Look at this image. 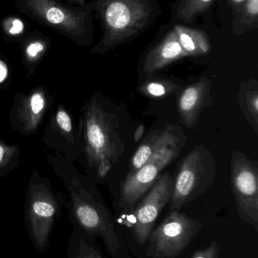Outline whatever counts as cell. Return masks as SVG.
I'll use <instances>...</instances> for the list:
<instances>
[{"instance_id": "1", "label": "cell", "mask_w": 258, "mask_h": 258, "mask_svg": "<svg viewBox=\"0 0 258 258\" xmlns=\"http://www.w3.org/2000/svg\"><path fill=\"white\" fill-rule=\"evenodd\" d=\"M125 111L100 92L80 109L78 135L82 167L95 183L106 180L127 148Z\"/></svg>"}, {"instance_id": "2", "label": "cell", "mask_w": 258, "mask_h": 258, "mask_svg": "<svg viewBox=\"0 0 258 258\" xmlns=\"http://www.w3.org/2000/svg\"><path fill=\"white\" fill-rule=\"evenodd\" d=\"M47 161L68 191L73 224L92 237H99L112 258H132L95 183L79 171L74 161L57 152L48 154Z\"/></svg>"}, {"instance_id": "3", "label": "cell", "mask_w": 258, "mask_h": 258, "mask_svg": "<svg viewBox=\"0 0 258 258\" xmlns=\"http://www.w3.org/2000/svg\"><path fill=\"white\" fill-rule=\"evenodd\" d=\"M89 4L103 32L91 48L93 54H106L136 39L162 13L158 0H92Z\"/></svg>"}, {"instance_id": "4", "label": "cell", "mask_w": 258, "mask_h": 258, "mask_svg": "<svg viewBox=\"0 0 258 258\" xmlns=\"http://www.w3.org/2000/svg\"><path fill=\"white\" fill-rule=\"evenodd\" d=\"M15 7L36 22L51 28L79 46L94 41V15L89 3L70 6L61 0H13Z\"/></svg>"}, {"instance_id": "5", "label": "cell", "mask_w": 258, "mask_h": 258, "mask_svg": "<svg viewBox=\"0 0 258 258\" xmlns=\"http://www.w3.org/2000/svg\"><path fill=\"white\" fill-rule=\"evenodd\" d=\"M65 203L64 196L55 192L46 177L36 170L32 171L27 186L24 216L29 236L38 251H45L48 247L53 224Z\"/></svg>"}, {"instance_id": "6", "label": "cell", "mask_w": 258, "mask_h": 258, "mask_svg": "<svg viewBox=\"0 0 258 258\" xmlns=\"http://www.w3.org/2000/svg\"><path fill=\"white\" fill-rule=\"evenodd\" d=\"M217 165L212 152L203 145L192 149L180 163L174 178L170 212H180L183 206L203 195L216 178Z\"/></svg>"}, {"instance_id": "7", "label": "cell", "mask_w": 258, "mask_h": 258, "mask_svg": "<svg viewBox=\"0 0 258 258\" xmlns=\"http://www.w3.org/2000/svg\"><path fill=\"white\" fill-rule=\"evenodd\" d=\"M203 224L180 212H169L148 236L147 257L177 258L198 235Z\"/></svg>"}, {"instance_id": "8", "label": "cell", "mask_w": 258, "mask_h": 258, "mask_svg": "<svg viewBox=\"0 0 258 258\" xmlns=\"http://www.w3.org/2000/svg\"><path fill=\"white\" fill-rule=\"evenodd\" d=\"M230 183L239 218L258 232V162L233 150Z\"/></svg>"}, {"instance_id": "9", "label": "cell", "mask_w": 258, "mask_h": 258, "mask_svg": "<svg viewBox=\"0 0 258 258\" xmlns=\"http://www.w3.org/2000/svg\"><path fill=\"white\" fill-rule=\"evenodd\" d=\"M184 146L177 144L157 152L143 166L133 174H127L121 184L118 208L123 212H131L162 177L165 167L178 156Z\"/></svg>"}, {"instance_id": "10", "label": "cell", "mask_w": 258, "mask_h": 258, "mask_svg": "<svg viewBox=\"0 0 258 258\" xmlns=\"http://www.w3.org/2000/svg\"><path fill=\"white\" fill-rule=\"evenodd\" d=\"M54 101L44 85L36 86L27 92H17L9 112L11 128L24 136L36 135Z\"/></svg>"}, {"instance_id": "11", "label": "cell", "mask_w": 258, "mask_h": 258, "mask_svg": "<svg viewBox=\"0 0 258 258\" xmlns=\"http://www.w3.org/2000/svg\"><path fill=\"white\" fill-rule=\"evenodd\" d=\"M173 186L174 177L169 173H164L130 212L133 219V237L139 246L146 243L159 215L169 203Z\"/></svg>"}, {"instance_id": "12", "label": "cell", "mask_w": 258, "mask_h": 258, "mask_svg": "<svg viewBox=\"0 0 258 258\" xmlns=\"http://www.w3.org/2000/svg\"><path fill=\"white\" fill-rule=\"evenodd\" d=\"M42 141L48 148L71 160L80 159L78 128L69 110L59 104L51 113Z\"/></svg>"}, {"instance_id": "13", "label": "cell", "mask_w": 258, "mask_h": 258, "mask_svg": "<svg viewBox=\"0 0 258 258\" xmlns=\"http://www.w3.org/2000/svg\"><path fill=\"white\" fill-rule=\"evenodd\" d=\"M186 137L178 125L166 124L163 128L154 129L136 149L129 164L128 174L143 166L150 158L160 150L177 144H186Z\"/></svg>"}, {"instance_id": "14", "label": "cell", "mask_w": 258, "mask_h": 258, "mask_svg": "<svg viewBox=\"0 0 258 258\" xmlns=\"http://www.w3.org/2000/svg\"><path fill=\"white\" fill-rule=\"evenodd\" d=\"M212 89L211 80L202 77L180 92L177 109L182 123L188 128L195 126L204 109L210 106Z\"/></svg>"}, {"instance_id": "15", "label": "cell", "mask_w": 258, "mask_h": 258, "mask_svg": "<svg viewBox=\"0 0 258 258\" xmlns=\"http://www.w3.org/2000/svg\"><path fill=\"white\" fill-rule=\"evenodd\" d=\"M185 57L187 55L172 28L146 53L142 63V71L146 77H151L157 71Z\"/></svg>"}, {"instance_id": "16", "label": "cell", "mask_w": 258, "mask_h": 258, "mask_svg": "<svg viewBox=\"0 0 258 258\" xmlns=\"http://www.w3.org/2000/svg\"><path fill=\"white\" fill-rule=\"evenodd\" d=\"M51 45V39L37 30L29 32L20 42L21 60L27 70V78L34 75L38 65L45 58Z\"/></svg>"}, {"instance_id": "17", "label": "cell", "mask_w": 258, "mask_h": 258, "mask_svg": "<svg viewBox=\"0 0 258 258\" xmlns=\"http://www.w3.org/2000/svg\"><path fill=\"white\" fill-rule=\"evenodd\" d=\"M173 30L187 57L206 55L212 51L210 38L204 30L181 24H174Z\"/></svg>"}, {"instance_id": "18", "label": "cell", "mask_w": 258, "mask_h": 258, "mask_svg": "<svg viewBox=\"0 0 258 258\" xmlns=\"http://www.w3.org/2000/svg\"><path fill=\"white\" fill-rule=\"evenodd\" d=\"M238 101L245 119L258 134V83L255 79L241 83Z\"/></svg>"}, {"instance_id": "19", "label": "cell", "mask_w": 258, "mask_h": 258, "mask_svg": "<svg viewBox=\"0 0 258 258\" xmlns=\"http://www.w3.org/2000/svg\"><path fill=\"white\" fill-rule=\"evenodd\" d=\"M215 0H177L171 15L174 24H192L198 15L207 12Z\"/></svg>"}, {"instance_id": "20", "label": "cell", "mask_w": 258, "mask_h": 258, "mask_svg": "<svg viewBox=\"0 0 258 258\" xmlns=\"http://www.w3.org/2000/svg\"><path fill=\"white\" fill-rule=\"evenodd\" d=\"M68 258H106L92 239V236L74 226L68 242Z\"/></svg>"}, {"instance_id": "21", "label": "cell", "mask_w": 258, "mask_h": 258, "mask_svg": "<svg viewBox=\"0 0 258 258\" xmlns=\"http://www.w3.org/2000/svg\"><path fill=\"white\" fill-rule=\"evenodd\" d=\"M232 30L237 36L243 35L258 27V0H247L242 7L233 14Z\"/></svg>"}, {"instance_id": "22", "label": "cell", "mask_w": 258, "mask_h": 258, "mask_svg": "<svg viewBox=\"0 0 258 258\" xmlns=\"http://www.w3.org/2000/svg\"><path fill=\"white\" fill-rule=\"evenodd\" d=\"M180 84L168 79L147 77L146 80L138 86L142 95L156 99H163L181 90Z\"/></svg>"}, {"instance_id": "23", "label": "cell", "mask_w": 258, "mask_h": 258, "mask_svg": "<svg viewBox=\"0 0 258 258\" xmlns=\"http://www.w3.org/2000/svg\"><path fill=\"white\" fill-rule=\"evenodd\" d=\"M2 36L6 42H21L30 30V24L15 15H6L0 21Z\"/></svg>"}, {"instance_id": "24", "label": "cell", "mask_w": 258, "mask_h": 258, "mask_svg": "<svg viewBox=\"0 0 258 258\" xmlns=\"http://www.w3.org/2000/svg\"><path fill=\"white\" fill-rule=\"evenodd\" d=\"M21 149L0 139V177H6L21 162Z\"/></svg>"}, {"instance_id": "25", "label": "cell", "mask_w": 258, "mask_h": 258, "mask_svg": "<svg viewBox=\"0 0 258 258\" xmlns=\"http://www.w3.org/2000/svg\"><path fill=\"white\" fill-rule=\"evenodd\" d=\"M12 82V71L8 59L0 54V92L9 89Z\"/></svg>"}, {"instance_id": "26", "label": "cell", "mask_w": 258, "mask_h": 258, "mask_svg": "<svg viewBox=\"0 0 258 258\" xmlns=\"http://www.w3.org/2000/svg\"><path fill=\"white\" fill-rule=\"evenodd\" d=\"M220 251L218 242L213 241L207 248L195 251L191 258H219Z\"/></svg>"}, {"instance_id": "27", "label": "cell", "mask_w": 258, "mask_h": 258, "mask_svg": "<svg viewBox=\"0 0 258 258\" xmlns=\"http://www.w3.org/2000/svg\"><path fill=\"white\" fill-rule=\"evenodd\" d=\"M247 0H227V4L229 7L233 11V13H236L242 5L246 2Z\"/></svg>"}, {"instance_id": "28", "label": "cell", "mask_w": 258, "mask_h": 258, "mask_svg": "<svg viewBox=\"0 0 258 258\" xmlns=\"http://www.w3.org/2000/svg\"><path fill=\"white\" fill-rule=\"evenodd\" d=\"M144 132H145V127L143 125H139L136 128L134 132V135H133V139H134L135 142H139L140 141L141 138L143 136Z\"/></svg>"}, {"instance_id": "29", "label": "cell", "mask_w": 258, "mask_h": 258, "mask_svg": "<svg viewBox=\"0 0 258 258\" xmlns=\"http://www.w3.org/2000/svg\"><path fill=\"white\" fill-rule=\"evenodd\" d=\"M63 3L66 4L70 5V6H82V5L86 4V0H61Z\"/></svg>"}]
</instances>
